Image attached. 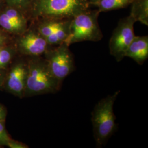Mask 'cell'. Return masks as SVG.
I'll return each instance as SVG.
<instances>
[{
	"instance_id": "1",
	"label": "cell",
	"mask_w": 148,
	"mask_h": 148,
	"mask_svg": "<svg viewBox=\"0 0 148 148\" xmlns=\"http://www.w3.org/2000/svg\"><path fill=\"white\" fill-rule=\"evenodd\" d=\"M27 60L24 97L55 93L61 89L63 82L54 76L45 58L30 57Z\"/></svg>"
},
{
	"instance_id": "2",
	"label": "cell",
	"mask_w": 148,
	"mask_h": 148,
	"mask_svg": "<svg viewBox=\"0 0 148 148\" xmlns=\"http://www.w3.org/2000/svg\"><path fill=\"white\" fill-rule=\"evenodd\" d=\"M120 91L108 95L95 105L92 112L91 121L96 145L102 147L116 131V116L114 112V104Z\"/></svg>"
},
{
	"instance_id": "3",
	"label": "cell",
	"mask_w": 148,
	"mask_h": 148,
	"mask_svg": "<svg viewBox=\"0 0 148 148\" xmlns=\"http://www.w3.org/2000/svg\"><path fill=\"white\" fill-rule=\"evenodd\" d=\"M90 5L88 0H35L32 11L35 18L71 19Z\"/></svg>"
},
{
	"instance_id": "4",
	"label": "cell",
	"mask_w": 148,
	"mask_h": 148,
	"mask_svg": "<svg viewBox=\"0 0 148 148\" xmlns=\"http://www.w3.org/2000/svg\"><path fill=\"white\" fill-rule=\"evenodd\" d=\"M98 10L84 11L71 18L69 36L65 42L68 46L83 41L98 42L103 37L98 23Z\"/></svg>"
},
{
	"instance_id": "5",
	"label": "cell",
	"mask_w": 148,
	"mask_h": 148,
	"mask_svg": "<svg viewBox=\"0 0 148 148\" xmlns=\"http://www.w3.org/2000/svg\"><path fill=\"white\" fill-rule=\"evenodd\" d=\"M43 55L54 76L62 82L76 69L74 55L65 42L51 46Z\"/></svg>"
},
{
	"instance_id": "6",
	"label": "cell",
	"mask_w": 148,
	"mask_h": 148,
	"mask_svg": "<svg viewBox=\"0 0 148 148\" xmlns=\"http://www.w3.org/2000/svg\"><path fill=\"white\" fill-rule=\"evenodd\" d=\"M136 22L130 14L123 18L112 34L109 43V51L118 62L125 57L126 51L135 37L134 24Z\"/></svg>"
},
{
	"instance_id": "7",
	"label": "cell",
	"mask_w": 148,
	"mask_h": 148,
	"mask_svg": "<svg viewBox=\"0 0 148 148\" xmlns=\"http://www.w3.org/2000/svg\"><path fill=\"white\" fill-rule=\"evenodd\" d=\"M51 47L37 29L27 30L17 41V48L19 52L29 57L41 56Z\"/></svg>"
},
{
	"instance_id": "8",
	"label": "cell",
	"mask_w": 148,
	"mask_h": 148,
	"mask_svg": "<svg viewBox=\"0 0 148 148\" xmlns=\"http://www.w3.org/2000/svg\"><path fill=\"white\" fill-rule=\"evenodd\" d=\"M27 74V60L16 62L7 73L3 87L11 94L19 98H24Z\"/></svg>"
},
{
	"instance_id": "9",
	"label": "cell",
	"mask_w": 148,
	"mask_h": 148,
	"mask_svg": "<svg viewBox=\"0 0 148 148\" xmlns=\"http://www.w3.org/2000/svg\"><path fill=\"white\" fill-rule=\"evenodd\" d=\"M125 57L132 59L137 63L142 65L148 58V36H135L127 48Z\"/></svg>"
},
{
	"instance_id": "10",
	"label": "cell",
	"mask_w": 148,
	"mask_h": 148,
	"mask_svg": "<svg viewBox=\"0 0 148 148\" xmlns=\"http://www.w3.org/2000/svg\"><path fill=\"white\" fill-rule=\"evenodd\" d=\"M130 15L136 21L148 26V0H133Z\"/></svg>"
},
{
	"instance_id": "11",
	"label": "cell",
	"mask_w": 148,
	"mask_h": 148,
	"mask_svg": "<svg viewBox=\"0 0 148 148\" xmlns=\"http://www.w3.org/2000/svg\"><path fill=\"white\" fill-rule=\"evenodd\" d=\"M71 19H66L56 32L45 38V40L49 45L56 46L66 41L69 36Z\"/></svg>"
},
{
	"instance_id": "12",
	"label": "cell",
	"mask_w": 148,
	"mask_h": 148,
	"mask_svg": "<svg viewBox=\"0 0 148 148\" xmlns=\"http://www.w3.org/2000/svg\"><path fill=\"white\" fill-rule=\"evenodd\" d=\"M66 19H67L44 18L43 21L38 25L36 29L39 34L45 38L56 32Z\"/></svg>"
},
{
	"instance_id": "13",
	"label": "cell",
	"mask_w": 148,
	"mask_h": 148,
	"mask_svg": "<svg viewBox=\"0 0 148 148\" xmlns=\"http://www.w3.org/2000/svg\"><path fill=\"white\" fill-rule=\"evenodd\" d=\"M133 0H98L95 3L99 13L126 8Z\"/></svg>"
},
{
	"instance_id": "14",
	"label": "cell",
	"mask_w": 148,
	"mask_h": 148,
	"mask_svg": "<svg viewBox=\"0 0 148 148\" xmlns=\"http://www.w3.org/2000/svg\"><path fill=\"white\" fill-rule=\"evenodd\" d=\"M0 26L6 31L16 34L21 35L25 32L10 19L5 13L0 16Z\"/></svg>"
},
{
	"instance_id": "15",
	"label": "cell",
	"mask_w": 148,
	"mask_h": 148,
	"mask_svg": "<svg viewBox=\"0 0 148 148\" xmlns=\"http://www.w3.org/2000/svg\"><path fill=\"white\" fill-rule=\"evenodd\" d=\"M15 51L10 47H4L0 50V69H5L13 58Z\"/></svg>"
},
{
	"instance_id": "16",
	"label": "cell",
	"mask_w": 148,
	"mask_h": 148,
	"mask_svg": "<svg viewBox=\"0 0 148 148\" xmlns=\"http://www.w3.org/2000/svg\"><path fill=\"white\" fill-rule=\"evenodd\" d=\"M12 139L5 127V120L0 121V146H7Z\"/></svg>"
},
{
	"instance_id": "17",
	"label": "cell",
	"mask_w": 148,
	"mask_h": 148,
	"mask_svg": "<svg viewBox=\"0 0 148 148\" xmlns=\"http://www.w3.org/2000/svg\"><path fill=\"white\" fill-rule=\"evenodd\" d=\"M9 3L14 7L23 10H27L31 8L35 0H6Z\"/></svg>"
},
{
	"instance_id": "18",
	"label": "cell",
	"mask_w": 148,
	"mask_h": 148,
	"mask_svg": "<svg viewBox=\"0 0 148 148\" xmlns=\"http://www.w3.org/2000/svg\"><path fill=\"white\" fill-rule=\"evenodd\" d=\"M7 147L10 148H28V146L24 144L21 143L18 141H16L14 140L11 139V141L9 142Z\"/></svg>"
},
{
	"instance_id": "19",
	"label": "cell",
	"mask_w": 148,
	"mask_h": 148,
	"mask_svg": "<svg viewBox=\"0 0 148 148\" xmlns=\"http://www.w3.org/2000/svg\"><path fill=\"white\" fill-rule=\"evenodd\" d=\"M7 73L5 69H0V89L4 86Z\"/></svg>"
},
{
	"instance_id": "20",
	"label": "cell",
	"mask_w": 148,
	"mask_h": 148,
	"mask_svg": "<svg viewBox=\"0 0 148 148\" xmlns=\"http://www.w3.org/2000/svg\"><path fill=\"white\" fill-rule=\"evenodd\" d=\"M7 116V110L5 107L0 104V121L5 120Z\"/></svg>"
},
{
	"instance_id": "21",
	"label": "cell",
	"mask_w": 148,
	"mask_h": 148,
	"mask_svg": "<svg viewBox=\"0 0 148 148\" xmlns=\"http://www.w3.org/2000/svg\"><path fill=\"white\" fill-rule=\"evenodd\" d=\"M6 42V37L5 35L0 31V50L5 47V45Z\"/></svg>"
},
{
	"instance_id": "22",
	"label": "cell",
	"mask_w": 148,
	"mask_h": 148,
	"mask_svg": "<svg viewBox=\"0 0 148 148\" xmlns=\"http://www.w3.org/2000/svg\"><path fill=\"white\" fill-rule=\"evenodd\" d=\"M90 5H95L98 0H88Z\"/></svg>"
}]
</instances>
